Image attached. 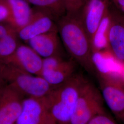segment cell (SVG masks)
Returning <instances> with one entry per match:
<instances>
[{"label": "cell", "instance_id": "cell-26", "mask_svg": "<svg viewBox=\"0 0 124 124\" xmlns=\"http://www.w3.org/2000/svg\"><path fill=\"white\" fill-rule=\"evenodd\" d=\"M117 118L124 124V112L121 115H120Z\"/></svg>", "mask_w": 124, "mask_h": 124}, {"label": "cell", "instance_id": "cell-28", "mask_svg": "<svg viewBox=\"0 0 124 124\" xmlns=\"http://www.w3.org/2000/svg\"></svg>", "mask_w": 124, "mask_h": 124}, {"label": "cell", "instance_id": "cell-23", "mask_svg": "<svg viewBox=\"0 0 124 124\" xmlns=\"http://www.w3.org/2000/svg\"><path fill=\"white\" fill-rule=\"evenodd\" d=\"M120 12L124 14V0H109Z\"/></svg>", "mask_w": 124, "mask_h": 124}, {"label": "cell", "instance_id": "cell-3", "mask_svg": "<svg viewBox=\"0 0 124 124\" xmlns=\"http://www.w3.org/2000/svg\"><path fill=\"white\" fill-rule=\"evenodd\" d=\"M0 78L27 97L42 98L52 88L42 77L0 61Z\"/></svg>", "mask_w": 124, "mask_h": 124}, {"label": "cell", "instance_id": "cell-18", "mask_svg": "<svg viewBox=\"0 0 124 124\" xmlns=\"http://www.w3.org/2000/svg\"><path fill=\"white\" fill-rule=\"evenodd\" d=\"M66 60L62 56L57 55L48 58H43L42 69L43 70H51L60 66ZM41 70V71H42Z\"/></svg>", "mask_w": 124, "mask_h": 124}, {"label": "cell", "instance_id": "cell-1", "mask_svg": "<svg viewBox=\"0 0 124 124\" xmlns=\"http://www.w3.org/2000/svg\"><path fill=\"white\" fill-rule=\"evenodd\" d=\"M62 44L75 61L91 73L95 72L92 45L79 12L66 13L57 22Z\"/></svg>", "mask_w": 124, "mask_h": 124}, {"label": "cell", "instance_id": "cell-21", "mask_svg": "<svg viewBox=\"0 0 124 124\" xmlns=\"http://www.w3.org/2000/svg\"><path fill=\"white\" fill-rule=\"evenodd\" d=\"M17 33V30L8 22H0V39L7 36Z\"/></svg>", "mask_w": 124, "mask_h": 124}, {"label": "cell", "instance_id": "cell-2", "mask_svg": "<svg viewBox=\"0 0 124 124\" xmlns=\"http://www.w3.org/2000/svg\"><path fill=\"white\" fill-rule=\"evenodd\" d=\"M87 80L83 75L75 73L63 83L52 87L45 96L57 124H69L80 92Z\"/></svg>", "mask_w": 124, "mask_h": 124}, {"label": "cell", "instance_id": "cell-27", "mask_svg": "<svg viewBox=\"0 0 124 124\" xmlns=\"http://www.w3.org/2000/svg\"><path fill=\"white\" fill-rule=\"evenodd\" d=\"M16 124V123H15V124Z\"/></svg>", "mask_w": 124, "mask_h": 124}, {"label": "cell", "instance_id": "cell-12", "mask_svg": "<svg viewBox=\"0 0 124 124\" xmlns=\"http://www.w3.org/2000/svg\"><path fill=\"white\" fill-rule=\"evenodd\" d=\"M42 58L62 56V42L58 28L31 39L25 43Z\"/></svg>", "mask_w": 124, "mask_h": 124}, {"label": "cell", "instance_id": "cell-24", "mask_svg": "<svg viewBox=\"0 0 124 124\" xmlns=\"http://www.w3.org/2000/svg\"><path fill=\"white\" fill-rule=\"evenodd\" d=\"M119 78H120V80H122L124 82V67L121 72L120 75H119Z\"/></svg>", "mask_w": 124, "mask_h": 124}, {"label": "cell", "instance_id": "cell-7", "mask_svg": "<svg viewBox=\"0 0 124 124\" xmlns=\"http://www.w3.org/2000/svg\"><path fill=\"white\" fill-rule=\"evenodd\" d=\"M107 48L114 57L124 62V14L110 2Z\"/></svg>", "mask_w": 124, "mask_h": 124}, {"label": "cell", "instance_id": "cell-5", "mask_svg": "<svg viewBox=\"0 0 124 124\" xmlns=\"http://www.w3.org/2000/svg\"><path fill=\"white\" fill-rule=\"evenodd\" d=\"M101 93L107 105L118 118L124 112V82L115 75L98 74Z\"/></svg>", "mask_w": 124, "mask_h": 124}, {"label": "cell", "instance_id": "cell-19", "mask_svg": "<svg viewBox=\"0 0 124 124\" xmlns=\"http://www.w3.org/2000/svg\"><path fill=\"white\" fill-rule=\"evenodd\" d=\"M87 0H63L66 13H79Z\"/></svg>", "mask_w": 124, "mask_h": 124}, {"label": "cell", "instance_id": "cell-13", "mask_svg": "<svg viewBox=\"0 0 124 124\" xmlns=\"http://www.w3.org/2000/svg\"><path fill=\"white\" fill-rule=\"evenodd\" d=\"M10 11V23L18 31L29 22L32 15V8L25 0H6Z\"/></svg>", "mask_w": 124, "mask_h": 124}, {"label": "cell", "instance_id": "cell-11", "mask_svg": "<svg viewBox=\"0 0 124 124\" xmlns=\"http://www.w3.org/2000/svg\"><path fill=\"white\" fill-rule=\"evenodd\" d=\"M0 62L37 76H40L42 69L43 58L25 43H21L11 56Z\"/></svg>", "mask_w": 124, "mask_h": 124}, {"label": "cell", "instance_id": "cell-16", "mask_svg": "<svg viewBox=\"0 0 124 124\" xmlns=\"http://www.w3.org/2000/svg\"><path fill=\"white\" fill-rule=\"evenodd\" d=\"M109 22V7L105 17L95 33L92 41L93 53H98L104 48H107V33Z\"/></svg>", "mask_w": 124, "mask_h": 124}, {"label": "cell", "instance_id": "cell-17", "mask_svg": "<svg viewBox=\"0 0 124 124\" xmlns=\"http://www.w3.org/2000/svg\"><path fill=\"white\" fill-rule=\"evenodd\" d=\"M21 43L18 33L7 36L0 39V61L13 54Z\"/></svg>", "mask_w": 124, "mask_h": 124}, {"label": "cell", "instance_id": "cell-4", "mask_svg": "<svg viewBox=\"0 0 124 124\" xmlns=\"http://www.w3.org/2000/svg\"><path fill=\"white\" fill-rule=\"evenodd\" d=\"M101 92L87 80L82 89L68 124H87L95 115L106 113Z\"/></svg>", "mask_w": 124, "mask_h": 124}, {"label": "cell", "instance_id": "cell-22", "mask_svg": "<svg viewBox=\"0 0 124 124\" xmlns=\"http://www.w3.org/2000/svg\"><path fill=\"white\" fill-rule=\"evenodd\" d=\"M10 18V11L6 0H0V22H8Z\"/></svg>", "mask_w": 124, "mask_h": 124}, {"label": "cell", "instance_id": "cell-8", "mask_svg": "<svg viewBox=\"0 0 124 124\" xmlns=\"http://www.w3.org/2000/svg\"><path fill=\"white\" fill-rule=\"evenodd\" d=\"M25 96L6 84L0 91V124H15L22 109Z\"/></svg>", "mask_w": 124, "mask_h": 124}, {"label": "cell", "instance_id": "cell-6", "mask_svg": "<svg viewBox=\"0 0 124 124\" xmlns=\"http://www.w3.org/2000/svg\"><path fill=\"white\" fill-rule=\"evenodd\" d=\"M17 124H57L52 115L44 97L24 98L22 111Z\"/></svg>", "mask_w": 124, "mask_h": 124}, {"label": "cell", "instance_id": "cell-9", "mask_svg": "<svg viewBox=\"0 0 124 124\" xmlns=\"http://www.w3.org/2000/svg\"><path fill=\"white\" fill-rule=\"evenodd\" d=\"M32 11L29 22L17 32L20 40L24 43L36 36L57 28V21L48 11L34 7Z\"/></svg>", "mask_w": 124, "mask_h": 124}, {"label": "cell", "instance_id": "cell-20", "mask_svg": "<svg viewBox=\"0 0 124 124\" xmlns=\"http://www.w3.org/2000/svg\"><path fill=\"white\" fill-rule=\"evenodd\" d=\"M87 124H119L106 112L95 115Z\"/></svg>", "mask_w": 124, "mask_h": 124}, {"label": "cell", "instance_id": "cell-25", "mask_svg": "<svg viewBox=\"0 0 124 124\" xmlns=\"http://www.w3.org/2000/svg\"><path fill=\"white\" fill-rule=\"evenodd\" d=\"M7 84L3 80L0 79V91L3 88V87L4 86L6 85Z\"/></svg>", "mask_w": 124, "mask_h": 124}, {"label": "cell", "instance_id": "cell-15", "mask_svg": "<svg viewBox=\"0 0 124 124\" xmlns=\"http://www.w3.org/2000/svg\"><path fill=\"white\" fill-rule=\"evenodd\" d=\"M34 7L48 11L53 16L57 22L63 16L66 11L63 0H25Z\"/></svg>", "mask_w": 124, "mask_h": 124}, {"label": "cell", "instance_id": "cell-10", "mask_svg": "<svg viewBox=\"0 0 124 124\" xmlns=\"http://www.w3.org/2000/svg\"><path fill=\"white\" fill-rule=\"evenodd\" d=\"M109 3V0H87L79 12L81 21L91 44L95 33L106 14Z\"/></svg>", "mask_w": 124, "mask_h": 124}, {"label": "cell", "instance_id": "cell-14", "mask_svg": "<svg viewBox=\"0 0 124 124\" xmlns=\"http://www.w3.org/2000/svg\"><path fill=\"white\" fill-rule=\"evenodd\" d=\"M75 61L67 60L60 66L51 70H42L40 76L52 87L61 84L75 73Z\"/></svg>", "mask_w": 124, "mask_h": 124}]
</instances>
